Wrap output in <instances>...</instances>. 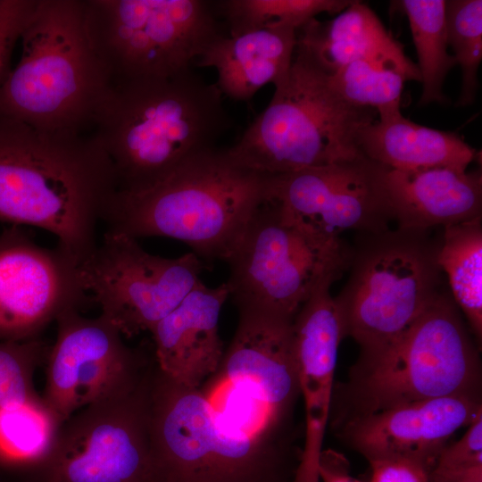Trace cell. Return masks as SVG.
<instances>
[{
	"mask_svg": "<svg viewBox=\"0 0 482 482\" xmlns=\"http://www.w3.org/2000/svg\"><path fill=\"white\" fill-rule=\"evenodd\" d=\"M377 112L378 119L362 129L358 145L363 155L390 170L466 171L477 157L458 133L412 122L402 114L401 105Z\"/></svg>",
	"mask_w": 482,
	"mask_h": 482,
	"instance_id": "cell-22",
	"label": "cell"
},
{
	"mask_svg": "<svg viewBox=\"0 0 482 482\" xmlns=\"http://www.w3.org/2000/svg\"><path fill=\"white\" fill-rule=\"evenodd\" d=\"M116 191L112 162L92 132L44 130L0 112L1 222L48 231L80 265Z\"/></svg>",
	"mask_w": 482,
	"mask_h": 482,
	"instance_id": "cell-1",
	"label": "cell"
},
{
	"mask_svg": "<svg viewBox=\"0 0 482 482\" xmlns=\"http://www.w3.org/2000/svg\"><path fill=\"white\" fill-rule=\"evenodd\" d=\"M271 175L245 168L226 149L198 154L139 192L116 191L101 220L106 234L170 237L203 262H228L270 197Z\"/></svg>",
	"mask_w": 482,
	"mask_h": 482,
	"instance_id": "cell-3",
	"label": "cell"
},
{
	"mask_svg": "<svg viewBox=\"0 0 482 482\" xmlns=\"http://www.w3.org/2000/svg\"><path fill=\"white\" fill-rule=\"evenodd\" d=\"M370 482H428L433 467L418 459L389 456L369 461Z\"/></svg>",
	"mask_w": 482,
	"mask_h": 482,
	"instance_id": "cell-32",
	"label": "cell"
},
{
	"mask_svg": "<svg viewBox=\"0 0 482 482\" xmlns=\"http://www.w3.org/2000/svg\"><path fill=\"white\" fill-rule=\"evenodd\" d=\"M388 168L365 155L271 175L270 199L297 224L328 238L378 233L394 220L386 190Z\"/></svg>",
	"mask_w": 482,
	"mask_h": 482,
	"instance_id": "cell-13",
	"label": "cell"
},
{
	"mask_svg": "<svg viewBox=\"0 0 482 482\" xmlns=\"http://www.w3.org/2000/svg\"><path fill=\"white\" fill-rule=\"evenodd\" d=\"M478 349L452 295L444 291L402 334L360 354L348 381L336 386L333 428L396 405L453 395L480 397Z\"/></svg>",
	"mask_w": 482,
	"mask_h": 482,
	"instance_id": "cell-4",
	"label": "cell"
},
{
	"mask_svg": "<svg viewBox=\"0 0 482 482\" xmlns=\"http://www.w3.org/2000/svg\"><path fill=\"white\" fill-rule=\"evenodd\" d=\"M84 3L87 37L112 87L187 71L224 34L214 1Z\"/></svg>",
	"mask_w": 482,
	"mask_h": 482,
	"instance_id": "cell-8",
	"label": "cell"
},
{
	"mask_svg": "<svg viewBox=\"0 0 482 482\" xmlns=\"http://www.w3.org/2000/svg\"><path fill=\"white\" fill-rule=\"evenodd\" d=\"M37 3V0H0V87L12 71L13 48Z\"/></svg>",
	"mask_w": 482,
	"mask_h": 482,
	"instance_id": "cell-31",
	"label": "cell"
},
{
	"mask_svg": "<svg viewBox=\"0 0 482 482\" xmlns=\"http://www.w3.org/2000/svg\"><path fill=\"white\" fill-rule=\"evenodd\" d=\"M56 323L42 398L62 423L79 409L130 391L144 377L139 354L103 315L71 309Z\"/></svg>",
	"mask_w": 482,
	"mask_h": 482,
	"instance_id": "cell-14",
	"label": "cell"
},
{
	"mask_svg": "<svg viewBox=\"0 0 482 482\" xmlns=\"http://www.w3.org/2000/svg\"><path fill=\"white\" fill-rule=\"evenodd\" d=\"M86 295L79 264L62 248L37 245L19 226L0 233V341L38 338Z\"/></svg>",
	"mask_w": 482,
	"mask_h": 482,
	"instance_id": "cell-15",
	"label": "cell"
},
{
	"mask_svg": "<svg viewBox=\"0 0 482 482\" xmlns=\"http://www.w3.org/2000/svg\"><path fill=\"white\" fill-rule=\"evenodd\" d=\"M0 112L34 128L91 133L112 86L87 37L84 0H37Z\"/></svg>",
	"mask_w": 482,
	"mask_h": 482,
	"instance_id": "cell-5",
	"label": "cell"
},
{
	"mask_svg": "<svg viewBox=\"0 0 482 482\" xmlns=\"http://www.w3.org/2000/svg\"><path fill=\"white\" fill-rule=\"evenodd\" d=\"M149 375L63 423L42 470L45 482H159L148 424Z\"/></svg>",
	"mask_w": 482,
	"mask_h": 482,
	"instance_id": "cell-11",
	"label": "cell"
},
{
	"mask_svg": "<svg viewBox=\"0 0 482 482\" xmlns=\"http://www.w3.org/2000/svg\"><path fill=\"white\" fill-rule=\"evenodd\" d=\"M445 30L448 46L461 69L462 81L457 105L474 103L478 71L482 60V1H445Z\"/></svg>",
	"mask_w": 482,
	"mask_h": 482,
	"instance_id": "cell-28",
	"label": "cell"
},
{
	"mask_svg": "<svg viewBox=\"0 0 482 482\" xmlns=\"http://www.w3.org/2000/svg\"><path fill=\"white\" fill-rule=\"evenodd\" d=\"M222 96L193 68L112 86L92 133L112 162L117 190L149 188L217 147L231 126Z\"/></svg>",
	"mask_w": 482,
	"mask_h": 482,
	"instance_id": "cell-2",
	"label": "cell"
},
{
	"mask_svg": "<svg viewBox=\"0 0 482 482\" xmlns=\"http://www.w3.org/2000/svg\"><path fill=\"white\" fill-rule=\"evenodd\" d=\"M49 348L39 337L21 342L0 341V408L41 397L34 388L33 374L46 358Z\"/></svg>",
	"mask_w": 482,
	"mask_h": 482,
	"instance_id": "cell-29",
	"label": "cell"
},
{
	"mask_svg": "<svg viewBox=\"0 0 482 482\" xmlns=\"http://www.w3.org/2000/svg\"><path fill=\"white\" fill-rule=\"evenodd\" d=\"M203 269L194 253L164 258L145 252L136 238L104 233L79 265V274L100 314L124 337H132L150 332L174 310L200 280Z\"/></svg>",
	"mask_w": 482,
	"mask_h": 482,
	"instance_id": "cell-12",
	"label": "cell"
},
{
	"mask_svg": "<svg viewBox=\"0 0 482 482\" xmlns=\"http://www.w3.org/2000/svg\"><path fill=\"white\" fill-rule=\"evenodd\" d=\"M334 90L345 101L377 111L401 105L408 77L397 68L370 60L352 62L328 74Z\"/></svg>",
	"mask_w": 482,
	"mask_h": 482,
	"instance_id": "cell-27",
	"label": "cell"
},
{
	"mask_svg": "<svg viewBox=\"0 0 482 482\" xmlns=\"http://www.w3.org/2000/svg\"><path fill=\"white\" fill-rule=\"evenodd\" d=\"M385 184L399 229L429 231L482 217L481 170L388 169Z\"/></svg>",
	"mask_w": 482,
	"mask_h": 482,
	"instance_id": "cell-19",
	"label": "cell"
},
{
	"mask_svg": "<svg viewBox=\"0 0 482 482\" xmlns=\"http://www.w3.org/2000/svg\"><path fill=\"white\" fill-rule=\"evenodd\" d=\"M352 0H221L214 1L229 36L236 37L264 28L287 25L299 29L321 12L336 14Z\"/></svg>",
	"mask_w": 482,
	"mask_h": 482,
	"instance_id": "cell-26",
	"label": "cell"
},
{
	"mask_svg": "<svg viewBox=\"0 0 482 482\" xmlns=\"http://www.w3.org/2000/svg\"><path fill=\"white\" fill-rule=\"evenodd\" d=\"M227 283L209 287L199 280L181 303L150 330L157 368L173 382L199 387L219 368L224 351L219 335Z\"/></svg>",
	"mask_w": 482,
	"mask_h": 482,
	"instance_id": "cell-18",
	"label": "cell"
},
{
	"mask_svg": "<svg viewBox=\"0 0 482 482\" xmlns=\"http://www.w3.org/2000/svg\"><path fill=\"white\" fill-rule=\"evenodd\" d=\"M320 482H362L351 475L350 463L344 454L323 449L318 466Z\"/></svg>",
	"mask_w": 482,
	"mask_h": 482,
	"instance_id": "cell-33",
	"label": "cell"
},
{
	"mask_svg": "<svg viewBox=\"0 0 482 482\" xmlns=\"http://www.w3.org/2000/svg\"><path fill=\"white\" fill-rule=\"evenodd\" d=\"M438 246L428 231L358 234L348 279L335 300L345 336L359 345L360 354L393 341L444 292Z\"/></svg>",
	"mask_w": 482,
	"mask_h": 482,
	"instance_id": "cell-7",
	"label": "cell"
},
{
	"mask_svg": "<svg viewBox=\"0 0 482 482\" xmlns=\"http://www.w3.org/2000/svg\"><path fill=\"white\" fill-rule=\"evenodd\" d=\"M351 247L295 222L271 199L251 219L227 262L229 297L239 312L294 320L329 276L347 270Z\"/></svg>",
	"mask_w": 482,
	"mask_h": 482,
	"instance_id": "cell-9",
	"label": "cell"
},
{
	"mask_svg": "<svg viewBox=\"0 0 482 482\" xmlns=\"http://www.w3.org/2000/svg\"><path fill=\"white\" fill-rule=\"evenodd\" d=\"M294 27L279 25L231 37L215 38L195 62L212 67L222 96L249 101L263 86L275 87L287 78L296 45Z\"/></svg>",
	"mask_w": 482,
	"mask_h": 482,
	"instance_id": "cell-20",
	"label": "cell"
},
{
	"mask_svg": "<svg viewBox=\"0 0 482 482\" xmlns=\"http://www.w3.org/2000/svg\"><path fill=\"white\" fill-rule=\"evenodd\" d=\"M428 482H482V415L441 451Z\"/></svg>",
	"mask_w": 482,
	"mask_h": 482,
	"instance_id": "cell-30",
	"label": "cell"
},
{
	"mask_svg": "<svg viewBox=\"0 0 482 482\" xmlns=\"http://www.w3.org/2000/svg\"><path fill=\"white\" fill-rule=\"evenodd\" d=\"M62 425L42 397L0 408V466L42 470L55 450Z\"/></svg>",
	"mask_w": 482,
	"mask_h": 482,
	"instance_id": "cell-24",
	"label": "cell"
},
{
	"mask_svg": "<svg viewBox=\"0 0 482 482\" xmlns=\"http://www.w3.org/2000/svg\"><path fill=\"white\" fill-rule=\"evenodd\" d=\"M437 262L478 343L482 338L481 217L444 228Z\"/></svg>",
	"mask_w": 482,
	"mask_h": 482,
	"instance_id": "cell-23",
	"label": "cell"
},
{
	"mask_svg": "<svg viewBox=\"0 0 482 482\" xmlns=\"http://www.w3.org/2000/svg\"><path fill=\"white\" fill-rule=\"evenodd\" d=\"M481 415V397L453 395L357 416L335 428L340 439L368 461L403 456L434 467L451 436Z\"/></svg>",
	"mask_w": 482,
	"mask_h": 482,
	"instance_id": "cell-17",
	"label": "cell"
},
{
	"mask_svg": "<svg viewBox=\"0 0 482 482\" xmlns=\"http://www.w3.org/2000/svg\"><path fill=\"white\" fill-rule=\"evenodd\" d=\"M296 43L329 75L352 62L370 60L397 68L409 80L420 81L417 64L375 12L360 1H353L330 21L310 20L297 29Z\"/></svg>",
	"mask_w": 482,
	"mask_h": 482,
	"instance_id": "cell-21",
	"label": "cell"
},
{
	"mask_svg": "<svg viewBox=\"0 0 482 482\" xmlns=\"http://www.w3.org/2000/svg\"><path fill=\"white\" fill-rule=\"evenodd\" d=\"M406 14L418 56L422 85L419 105L445 104L443 86L449 71L456 65L448 51L445 0H403L395 2Z\"/></svg>",
	"mask_w": 482,
	"mask_h": 482,
	"instance_id": "cell-25",
	"label": "cell"
},
{
	"mask_svg": "<svg viewBox=\"0 0 482 482\" xmlns=\"http://www.w3.org/2000/svg\"><path fill=\"white\" fill-rule=\"evenodd\" d=\"M337 275L325 278L293 321L294 351L305 414L303 448L294 482H320L318 466L329 423L338 347L345 337L335 297Z\"/></svg>",
	"mask_w": 482,
	"mask_h": 482,
	"instance_id": "cell-16",
	"label": "cell"
},
{
	"mask_svg": "<svg viewBox=\"0 0 482 482\" xmlns=\"http://www.w3.org/2000/svg\"><path fill=\"white\" fill-rule=\"evenodd\" d=\"M376 118L377 110L342 98L296 43L287 79L228 151L238 164L269 175L353 160L363 155L359 135Z\"/></svg>",
	"mask_w": 482,
	"mask_h": 482,
	"instance_id": "cell-6",
	"label": "cell"
},
{
	"mask_svg": "<svg viewBox=\"0 0 482 482\" xmlns=\"http://www.w3.org/2000/svg\"><path fill=\"white\" fill-rule=\"evenodd\" d=\"M148 390L159 482H280V450L222 431L199 387L180 386L156 368Z\"/></svg>",
	"mask_w": 482,
	"mask_h": 482,
	"instance_id": "cell-10",
	"label": "cell"
}]
</instances>
